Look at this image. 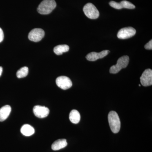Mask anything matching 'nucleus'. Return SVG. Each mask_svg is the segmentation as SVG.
I'll return each instance as SVG.
<instances>
[{
  "label": "nucleus",
  "mask_w": 152,
  "mask_h": 152,
  "mask_svg": "<svg viewBox=\"0 0 152 152\" xmlns=\"http://www.w3.org/2000/svg\"><path fill=\"white\" fill-rule=\"evenodd\" d=\"M56 5L55 0H44L38 6L37 11L42 15H48L52 12Z\"/></svg>",
  "instance_id": "obj_2"
},
{
  "label": "nucleus",
  "mask_w": 152,
  "mask_h": 152,
  "mask_svg": "<svg viewBox=\"0 0 152 152\" xmlns=\"http://www.w3.org/2000/svg\"><path fill=\"white\" fill-rule=\"evenodd\" d=\"M110 53L109 50H104L100 53L92 52L88 54L86 56V58L88 61H94L99 59L102 58L108 54Z\"/></svg>",
  "instance_id": "obj_11"
},
{
  "label": "nucleus",
  "mask_w": 152,
  "mask_h": 152,
  "mask_svg": "<svg viewBox=\"0 0 152 152\" xmlns=\"http://www.w3.org/2000/svg\"><path fill=\"white\" fill-rule=\"evenodd\" d=\"M139 86H141V85H139Z\"/></svg>",
  "instance_id": "obj_21"
},
{
  "label": "nucleus",
  "mask_w": 152,
  "mask_h": 152,
  "mask_svg": "<svg viewBox=\"0 0 152 152\" xmlns=\"http://www.w3.org/2000/svg\"><path fill=\"white\" fill-rule=\"evenodd\" d=\"M129 62V58L125 56L121 57L118 60L115 65L112 66L110 68V72L111 74H117L122 69L126 67Z\"/></svg>",
  "instance_id": "obj_3"
},
{
  "label": "nucleus",
  "mask_w": 152,
  "mask_h": 152,
  "mask_svg": "<svg viewBox=\"0 0 152 152\" xmlns=\"http://www.w3.org/2000/svg\"><path fill=\"white\" fill-rule=\"evenodd\" d=\"M28 73V68L27 67H23L19 70L17 72V76L19 78L25 77Z\"/></svg>",
  "instance_id": "obj_17"
},
{
  "label": "nucleus",
  "mask_w": 152,
  "mask_h": 152,
  "mask_svg": "<svg viewBox=\"0 0 152 152\" xmlns=\"http://www.w3.org/2000/svg\"><path fill=\"white\" fill-rule=\"evenodd\" d=\"M3 72V68L2 67L0 66V77L2 73Z\"/></svg>",
  "instance_id": "obj_20"
},
{
  "label": "nucleus",
  "mask_w": 152,
  "mask_h": 152,
  "mask_svg": "<svg viewBox=\"0 0 152 152\" xmlns=\"http://www.w3.org/2000/svg\"><path fill=\"white\" fill-rule=\"evenodd\" d=\"M67 145L66 139H59L54 142L52 145V149L53 151H58L65 148Z\"/></svg>",
  "instance_id": "obj_13"
},
{
  "label": "nucleus",
  "mask_w": 152,
  "mask_h": 152,
  "mask_svg": "<svg viewBox=\"0 0 152 152\" xmlns=\"http://www.w3.org/2000/svg\"><path fill=\"white\" fill-rule=\"evenodd\" d=\"M12 109L10 105H5L0 109V121L2 122L7 118L10 114Z\"/></svg>",
  "instance_id": "obj_12"
},
{
  "label": "nucleus",
  "mask_w": 152,
  "mask_h": 152,
  "mask_svg": "<svg viewBox=\"0 0 152 152\" xmlns=\"http://www.w3.org/2000/svg\"><path fill=\"white\" fill-rule=\"evenodd\" d=\"M140 79L141 83L143 86H149L152 85V70L151 69H146L142 74Z\"/></svg>",
  "instance_id": "obj_8"
},
{
  "label": "nucleus",
  "mask_w": 152,
  "mask_h": 152,
  "mask_svg": "<svg viewBox=\"0 0 152 152\" xmlns=\"http://www.w3.org/2000/svg\"><path fill=\"white\" fill-rule=\"evenodd\" d=\"M136 33V30L132 27L124 28L119 31L117 37L119 39H125L132 37Z\"/></svg>",
  "instance_id": "obj_5"
},
{
  "label": "nucleus",
  "mask_w": 152,
  "mask_h": 152,
  "mask_svg": "<svg viewBox=\"0 0 152 152\" xmlns=\"http://www.w3.org/2000/svg\"><path fill=\"white\" fill-rule=\"evenodd\" d=\"M69 118L71 122L74 124H77L80 120V115L77 110H73L70 113Z\"/></svg>",
  "instance_id": "obj_15"
},
{
  "label": "nucleus",
  "mask_w": 152,
  "mask_h": 152,
  "mask_svg": "<svg viewBox=\"0 0 152 152\" xmlns=\"http://www.w3.org/2000/svg\"><path fill=\"white\" fill-rule=\"evenodd\" d=\"M45 33L41 28H35L31 31L28 35L30 40L34 42L40 41L45 36Z\"/></svg>",
  "instance_id": "obj_7"
},
{
  "label": "nucleus",
  "mask_w": 152,
  "mask_h": 152,
  "mask_svg": "<svg viewBox=\"0 0 152 152\" xmlns=\"http://www.w3.org/2000/svg\"><path fill=\"white\" fill-rule=\"evenodd\" d=\"M110 127L113 133H118L121 129V121L119 117L116 112L112 111L110 112L108 116Z\"/></svg>",
  "instance_id": "obj_1"
},
{
  "label": "nucleus",
  "mask_w": 152,
  "mask_h": 152,
  "mask_svg": "<svg viewBox=\"0 0 152 152\" xmlns=\"http://www.w3.org/2000/svg\"><path fill=\"white\" fill-rule=\"evenodd\" d=\"M145 49L148 50H151L152 49V40H151L148 42V43L146 44L145 46Z\"/></svg>",
  "instance_id": "obj_18"
},
{
  "label": "nucleus",
  "mask_w": 152,
  "mask_h": 152,
  "mask_svg": "<svg viewBox=\"0 0 152 152\" xmlns=\"http://www.w3.org/2000/svg\"><path fill=\"white\" fill-rule=\"evenodd\" d=\"M33 112L35 115L38 118H42L48 115L50 110L45 106H35L33 108Z\"/></svg>",
  "instance_id": "obj_10"
},
{
  "label": "nucleus",
  "mask_w": 152,
  "mask_h": 152,
  "mask_svg": "<svg viewBox=\"0 0 152 152\" xmlns=\"http://www.w3.org/2000/svg\"><path fill=\"white\" fill-rule=\"evenodd\" d=\"M56 83L58 87L63 90L70 88L72 86V83L69 78L66 76H60L56 80Z\"/></svg>",
  "instance_id": "obj_6"
},
{
  "label": "nucleus",
  "mask_w": 152,
  "mask_h": 152,
  "mask_svg": "<svg viewBox=\"0 0 152 152\" xmlns=\"http://www.w3.org/2000/svg\"><path fill=\"white\" fill-rule=\"evenodd\" d=\"M21 132L23 135L30 136L32 135L35 133L34 128L29 125H24L21 128Z\"/></svg>",
  "instance_id": "obj_14"
},
{
  "label": "nucleus",
  "mask_w": 152,
  "mask_h": 152,
  "mask_svg": "<svg viewBox=\"0 0 152 152\" xmlns=\"http://www.w3.org/2000/svg\"><path fill=\"white\" fill-rule=\"evenodd\" d=\"M109 4L112 7L117 10H121L123 8L134 9L135 8V6L130 2L125 1V0L122 1L120 3L116 2L114 1H111L109 3Z\"/></svg>",
  "instance_id": "obj_9"
},
{
  "label": "nucleus",
  "mask_w": 152,
  "mask_h": 152,
  "mask_svg": "<svg viewBox=\"0 0 152 152\" xmlns=\"http://www.w3.org/2000/svg\"><path fill=\"white\" fill-rule=\"evenodd\" d=\"M4 34L2 29L0 28V43L1 42L4 40Z\"/></svg>",
  "instance_id": "obj_19"
},
{
  "label": "nucleus",
  "mask_w": 152,
  "mask_h": 152,
  "mask_svg": "<svg viewBox=\"0 0 152 152\" xmlns=\"http://www.w3.org/2000/svg\"><path fill=\"white\" fill-rule=\"evenodd\" d=\"M69 50V47L67 45H59L55 47L54 48V52L57 55L63 54V53L68 52Z\"/></svg>",
  "instance_id": "obj_16"
},
{
  "label": "nucleus",
  "mask_w": 152,
  "mask_h": 152,
  "mask_svg": "<svg viewBox=\"0 0 152 152\" xmlns=\"http://www.w3.org/2000/svg\"><path fill=\"white\" fill-rule=\"evenodd\" d=\"M84 12L88 18L91 19H96L99 16V12L97 9L93 4L88 3L83 9Z\"/></svg>",
  "instance_id": "obj_4"
}]
</instances>
